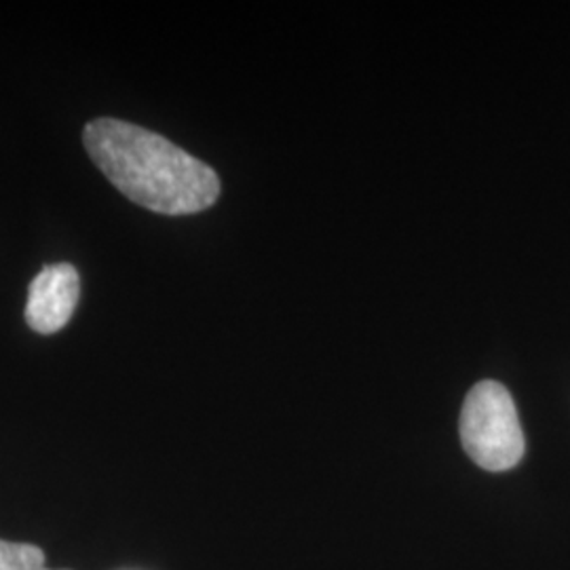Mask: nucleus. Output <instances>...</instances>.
<instances>
[{
    "instance_id": "obj_2",
    "label": "nucleus",
    "mask_w": 570,
    "mask_h": 570,
    "mask_svg": "<svg viewBox=\"0 0 570 570\" xmlns=\"http://www.w3.org/2000/svg\"><path fill=\"white\" fill-rule=\"evenodd\" d=\"M461 442L469 459L487 471L515 468L527 450L510 391L497 381L471 389L461 412Z\"/></svg>"
},
{
    "instance_id": "obj_1",
    "label": "nucleus",
    "mask_w": 570,
    "mask_h": 570,
    "mask_svg": "<svg viewBox=\"0 0 570 570\" xmlns=\"http://www.w3.org/2000/svg\"><path fill=\"white\" fill-rule=\"evenodd\" d=\"M82 144L122 195L155 214L188 216L220 197V178L164 136L119 119L87 122Z\"/></svg>"
},
{
    "instance_id": "obj_4",
    "label": "nucleus",
    "mask_w": 570,
    "mask_h": 570,
    "mask_svg": "<svg viewBox=\"0 0 570 570\" xmlns=\"http://www.w3.org/2000/svg\"><path fill=\"white\" fill-rule=\"evenodd\" d=\"M0 570H51L45 567V551L30 543L0 539Z\"/></svg>"
},
{
    "instance_id": "obj_3",
    "label": "nucleus",
    "mask_w": 570,
    "mask_h": 570,
    "mask_svg": "<svg viewBox=\"0 0 570 570\" xmlns=\"http://www.w3.org/2000/svg\"><path fill=\"white\" fill-rule=\"evenodd\" d=\"M79 298L81 277L75 266H45L28 289L26 322L39 334H56L72 320Z\"/></svg>"
}]
</instances>
